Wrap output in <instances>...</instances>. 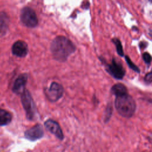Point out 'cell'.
<instances>
[{
  "instance_id": "cell-2",
  "label": "cell",
  "mask_w": 152,
  "mask_h": 152,
  "mask_svg": "<svg viewBox=\"0 0 152 152\" xmlns=\"http://www.w3.org/2000/svg\"><path fill=\"white\" fill-rule=\"evenodd\" d=\"M115 106L120 115L127 118L132 117L136 110L135 102L128 94L116 97Z\"/></svg>"
},
{
  "instance_id": "cell-9",
  "label": "cell",
  "mask_w": 152,
  "mask_h": 152,
  "mask_svg": "<svg viewBox=\"0 0 152 152\" xmlns=\"http://www.w3.org/2000/svg\"><path fill=\"white\" fill-rule=\"evenodd\" d=\"M12 52L17 56L24 57L28 53V46L25 42L18 40L13 44Z\"/></svg>"
},
{
  "instance_id": "cell-17",
  "label": "cell",
  "mask_w": 152,
  "mask_h": 152,
  "mask_svg": "<svg viewBox=\"0 0 152 152\" xmlns=\"http://www.w3.org/2000/svg\"><path fill=\"white\" fill-rule=\"evenodd\" d=\"M142 59L147 64H150L151 61V57L150 53L148 52H144L142 54Z\"/></svg>"
},
{
  "instance_id": "cell-7",
  "label": "cell",
  "mask_w": 152,
  "mask_h": 152,
  "mask_svg": "<svg viewBox=\"0 0 152 152\" xmlns=\"http://www.w3.org/2000/svg\"><path fill=\"white\" fill-rule=\"evenodd\" d=\"M43 127L40 124H37L25 132V137L30 141H36L43 136Z\"/></svg>"
},
{
  "instance_id": "cell-8",
  "label": "cell",
  "mask_w": 152,
  "mask_h": 152,
  "mask_svg": "<svg viewBox=\"0 0 152 152\" xmlns=\"http://www.w3.org/2000/svg\"><path fill=\"white\" fill-rule=\"evenodd\" d=\"M45 126L51 133L54 134L58 138L62 140L64 138V134L59 124L54 120L48 119L45 122Z\"/></svg>"
},
{
  "instance_id": "cell-14",
  "label": "cell",
  "mask_w": 152,
  "mask_h": 152,
  "mask_svg": "<svg viewBox=\"0 0 152 152\" xmlns=\"http://www.w3.org/2000/svg\"><path fill=\"white\" fill-rule=\"evenodd\" d=\"M112 42L116 46V51H117L118 54L119 56L123 57L124 55V50H123L122 46V44H121V42L120 40L117 39V38H113Z\"/></svg>"
},
{
  "instance_id": "cell-18",
  "label": "cell",
  "mask_w": 152,
  "mask_h": 152,
  "mask_svg": "<svg viewBox=\"0 0 152 152\" xmlns=\"http://www.w3.org/2000/svg\"><path fill=\"white\" fill-rule=\"evenodd\" d=\"M152 81V75H151V72H150L147 73L145 77H144V81L147 84H150Z\"/></svg>"
},
{
  "instance_id": "cell-4",
  "label": "cell",
  "mask_w": 152,
  "mask_h": 152,
  "mask_svg": "<svg viewBox=\"0 0 152 152\" xmlns=\"http://www.w3.org/2000/svg\"><path fill=\"white\" fill-rule=\"evenodd\" d=\"M20 19L23 24L29 28L35 27L38 24V18L36 12L28 7H24L21 10Z\"/></svg>"
},
{
  "instance_id": "cell-13",
  "label": "cell",
  "mask_w": 152,
  "mask_h": 152,
  "mask_svg": "<svg viewBox=\"0 0 152 152\" xmlns=\"http://www.w3.org/2000/svg\"><path fill=\"white\" fill-rule=\"evenodd\" d=\"M12 119V116L8 111L0 109V126L8 124Z\"/></svg>"
},
{
  "instance_id": "cell-5",
  "label": "cell",
  "mask_w": 152,
  "mask_h": 152,
  "mask_svg": "<svg viewBox=\"0 0 152 152\" xmlns=\"http://www.w3.org/2000/svg\"><path fill=\"white\" fill-rule=\"evenodd\" d=\"M106 70L113 78L117 80H121L125 74V70L120 61L113 58L110 64L105 65Z\"/></svg>"
},
{
  "instance_id": "cell-1",
  "label": "cell",
  "mask_w": 152,
  "mask_h": 152,
  "mask_svg": "<svg viewBox=\"0 0 152 152\" xmlns=\"http://www.w3.org/2000/svg\"><path fill=\"white\" fill-rule=\"evenodd\" d=\"M50 52L53 58L57 61L65 62L76 50V46L68 38L58 36L50 43Z\"/></svg>"
},
{
  "instance_id": "cell-6",
  "label": "cell",
  "mask_w": 152,
  "mask_h": 152,
  "mask_svg": "<svg viewBox=\"0 0 152 152\" xmlns=\"http://www.w3.org/2000/svg\"><path fill=\"white\" fill-rule=\"evenodd\" d=\"M64 93V88L59 83L56 82H52L50 87L45 90V94L48 99L52 102H55L58 100L62 96Z\"/></svg>"
},
{
  "instance_id": "cell-19",
  "label": "cell",
  "mask_w": 152,
  "mask_h": 152,
  "mask_svg": "<svg viewBox=\"0 0 152 152\" xmlns=\"http://www.w3.org/2000/svg\"><path fill=\"white\" fill-rule=\"evenodd\" d=\"M147 42H141L140 43V47L141 48V49H145V47L147 46Z\"/></svg>"
},
{
  "instance_id": "cell-3",
  "label": "cell",
  "mask_w": 152,
  "mask_h": 152,
  "mask_svg": "<svg viewBox=\"0 0 152 152\" xmlns=\"http://www.w3.org/2000/svg\"><path fill=\"white\" fill-rule=\"evenodd\" d=\"M21 103L28 119L32 120L36 115L37 110L34 100L27 90H25L21 94Z\"/></svg>"
},
{
  "instance_id": "cell-15",
  "label": "cell",
  "mask_w": 152,
  "mask_h": 152,
  "mask_svg": "<svg viewBox=\"0 0 152 152\" xmlns=\"http://www.w3.org/2000/svg\"><path fill=\"white\" fill-rule=\"evenodd\" d=\"M125 60H126V62L127 64L128 65L129 67L131 69H132V70H134V71H135V72H138V73H140V69L138 68V66H137L131 61V60L130 59V58H129V56H125Z\"/></svg>"
},
{
  "instance_id": "cell-11",
  "label": "cell",
  "mask_w": 152,
  "mask_h": 152,
  "mask_svg": "<svg viewBox=\"0 0 152 152\" xmlns=\"http://www.w3.org/2000/svg\"><path fill=\"white\" fill-rule=\"evenodd\" d=\"M111 93L116 97L128 94L126 87L121 83H117L113 85L111 88Z\"/></svg>"
},
{
  "instance_id": "cell-10",
  "label": "cell",
  "mask_w": 152,
  "mask_h": 152,
  "mask_svg": "<svg viewBox=\"0 0 152 152\" xmlns=\"http://www.w3.org/2000/svg\"><path fill=\"white\" fill-rule=\"evenodd\" d=\"M27 78L28 77L26 74H22L17 77L12 87V91L14 93L17 94H22L25 90L24 88L27 83Z\"/></svg>"
},
{
  "instance_id": "cell-16",
  "label": "cell",
  "mask_w": 152,
  "mask_h": 152,
  "mask_svg": "<svg viewBox=\"0 0 152 152\" xmlns=\"http://www.w3.org/2000/svg\"><path fill=\"white\" fill-rule=\"evenodd\" d=\"M112 113V107L111 104H109L106 109L105 110V115H104V121L105 122H107L111 116Z\"/></svg>"
},
{
  "instance_id": "cell-12",
  "label": "cell",
  "mask_w": 152,
  "mask_h": 152,
  "mask_svg": "<svg viewBox=\"0 0 152 152\" xmlns=\"http://www.w3.org/2000/svg\"><path fill=\"white\" fill-rule=\"evenodd\" d=\"M9 24V18L4 12H0V36H3L7 31Z\"/></svg>"
}]
</instances>
